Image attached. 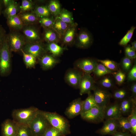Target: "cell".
I'll return each mask as SVG.
<instances>
[{"mask_svg": "<svg viewBox=\"0 0 136 136\" xmlns=\"http://www.w3.org/2000/svg\"><path fill=\"white\" fill-rule=\"evenodd\" d=\"M100 62L107 68L114 72L119 70V66L116 62L109 59L98 60Z\"/></svg>", "mask_w": 136, "mask_h": 136, "instance_id": "obj_38", "label": "cell"}, {"mask_svg": "<svg viewBox=\"0 0 136 136\" xmlns=\"http://www.w3.org/2000/svg\"><path fill=\"white\" fill-rule=\"evenodd\" d=\"M18 124L13 120H5L1 124L2 136H16Z\"/></svg>", "mask_w": 136, "mask_h": 136, "instance_id": "obj_14", "label": "cell"}, {"mask_svg": "<svg viewBox=\"0 0 136 136\" xmlns=\"http://www.w3.org/2000/svg\"><path fill=\"white\" fill-rule=\"evenodd\" d=\"M132 60L126 56L122 58L121 61L122 67L125 72H127L130 70L132 65Z\"/></svg>", "mask_w": 136, "mask_h": 136, "instance_id": "obj_43", "label": "cell"}, {"mask_svg": "<svg viewBox=\"0 0 136 136\" xmlns=\"http://www.w3.org/2000/svg\"><path fill=\"white\" fill-rule=\"evenodd\" d=\"M46 49L54 57L60 55L64 50L63 48L55 42L48 43L47 45Z\"/></svg>", "mask_w": 136, "mask_h": 136, "instance_id": "obj_26", "label": "cell"}, {"mask_svg": "<svg viewBox=\"0 0 136 136\" xmlns=\"http://www.w3.org/2000/svg\"><path fill=\"white\" fill-rule=\"evenodd\" d=\"M7 24L9 27L14 31L22 29L24 25L18 15L7 18Z\"/></svg>", "mask_w": 136, "mask_h": 136, "instance_id": "obj_21", "label": "cell"}, {"mask_svg": "<svg viewBox=\"0 0 136 136\" xmlns=\"http://www.w3.org/2000/svg\"><path fill=\"white\" fill-rule=\"evenodd\" d=\"M28 125L33 136H43L51 126L40 110Z\"/></svg>", "mask_w": 136, "mask_h": 136, "instance_id": "obj_3", "label": "cell"}, {"mask_svg": "<svg viewBox=\"0 0 136 136\" xmlns=\"http://www.w3.org/2000/svg\"><path fill=\"white\" fill-rule=\"evenodd\" d=\"M43 136H62L59 132L52 126L46 130Z\"/></svg>", "mask_w": 136, "mask_h": 136, "instance_id": "obj_45", "label": "cell"}, {"mask_svg": "<svg viewBox=\"0 0 136 136\" xmlns=\"http://www.w3.org/2000/svg\"><path fill=\"white\" fill-rule=\"evenodd\" d=\"M39 59L41 66L44 70L52 69L58 62L54 56L48 54H44Z\"/></svg>", "mask_w": 136, "mask_h": 136, "instance_id": "obj_19", "label": "cell"}, {"mask_svg": "<svg viewBox=\"0 0 136 136\" xmlns=\"http://www.w3.org/2000/svg\"><path fill=\"white\" fill-rule=\"evenodd\" d=\"M19 15L24 25H31L37 23L39 21V17L31 12L22 13Z\"/></svg>", "mask_w": 136, "mask_h": 136, "instance_id": "obj_20", "label": "cell"}, {"mask_svg": "<svg viewBox=\"0 0 136 136\" xmlns=\"http://www.w3.org/2000/svg\"><path fill=\"white\" fill-rule=\"evenodd\" d=\"M99 84L101 88L107 90L113 88L114 84L112 79L110 77L106 76L100 80Z\"/></svg>", "mask_w": 136, "mask_h": 136, "instance_id": "obj_37", "label": "cell"}, {"mask_svg": "<svg viewBox=\"0 0 136 136\" xmlns=\"http://www.w3.org/2000/svg\"><path fill=\"white\" fill-rule=\"evenodd\" d=\"M46 29L44 35L45 40L48 43H55L57 39V36L56 33L50 28Z\"/></svg>", "mask_w": 136, "mask_h": 136, "instance_id": "obj_39", "label": "cell"}, {"mask_svg": "<svg viewBox=\"0 0 136 136\" xmlns=\"http://www.w3.org/2000/svg\"><path fill=\"white\" fill-rule=\"evenodd\" d=\"M93 94L95 101L98 106L105 107L109 104L112 95L107 90L95 86Z\"/></svg>", "mask_w": 136, "mask_h": 136, "instance_id": "obj_7", "label": "cell"}, {"mask_svg": "<svg viewBox=\"0 0 136 136\" xmlns=\"http://www.w3.org/2000/svg\"><path fill=\"white\" fill-rule=\"evenodd\" d=\"M11 52L8 43L7 37L0 48V75L1 76L7 75L10 71Z\"/></svg>", "mask_w": 136, "mask_h": 136, "instance_id": "obj_4", "label": "cell"}, {"mask_svg": "<svg viewBox=\"0 0 136 136\" xmlns=\"http://www.w3.org/2000/svg\"><path fill=\"white\" fill-rule=\"evenodd\" d=\"M112 136H132V135L129 132L118 131Z\"/></svg>", "mask_w": 136, "mask_h": 136, "instance_id": "obj_49", "label": "cell"}, {"mask_svg": "<svg viewBox=\"0 0 136 136\" xmlns=\"http://www.w3.org/2000/svg\"><path fill=\"white\" fill-rule=\"evenodd\" d=\"M7 37L5 29L0 24V48L2 46Z\"/></svg>", "mask_w": 136, "mask_h": 136, "instance_id": "obj_47", "label": "cell"}, {"mask_svg": "<svg viewBox=\"0 0 136 136\" xmlns=\"http://www.w3.org/2000/svg\"><path fill=\"white\" fill-rule=\"evenodd\" d=\"M118 124L117 119L106 120L102 127L97 130L96 133L102 135H112L118 131Z\"/></svg>", "mask_w": 136, "mask_h": 136, "instance_id": "obj_9", "label": "cell"}, {"mask_svg": "<svg viewBox=\"0 0 136 136\" xmlns=\"http://www.w3.org/2000/svg\"><path fill=\"white\" fill-rule=\"evenodd\" d=\"M76 24L69 27L64 34L63 42L66 44H69L73 41L75 35Z\"/></svg>", "mask_w": 136, "mask_h": 136, "instance_id": "obj_31", "label": "cell"}, {"mask_svg": "<svg viewBox=\"0 0 136 136\" xmlns=\"http://www.w3.org/2000/svg\"><path fill=\"white\" fill-rule=\"evenodd\" d=\"M95 86L93 79L90 74L85 73L83 74L79 87L80 95L89 93Z\"/></svg>", "mask_w": 136, "mask_h": 136, "instance_id": "obj_8", "label": "cell"}, {"mask_svg": "<svg viewBox=\"0 0 136 136\" xmlns=\"http://www.w3.org/2000/svg\"><path fill=\"white\" fill-rule=\"evenodd\" d=\"M131 47L136 51V41H134L131 43Z\"/></svg>", "mask_w": 136, "mask_h": 136, "instance_id": "obj_51", "label": "cell"}, {"mask_svg": "<svg viewBox=\"0 0 136 136\" xmlns=\"http://www.w3.org/2000/svg\"><path fill=\"white\" fill-rule=\"evenodd\" d=\"M39 21L43 27L49 28L52 27L54 21L48 17H44L40 18Z\"/></svg>", "mask_w": 136, "mask_h": 136, "instance_id": "obj_42", "label": "cell"}, {"mask_svg": "<svg viewBox=\"0 0 136 136\" xmlns=\"http://www.w3.org/2000/svg\"><path fill=\"white\" fill-rule=\"evenodd\" d=\"M83 74L81 71L77 69H70L66 72L64 80L70 86L74 88H79Z\"/></svg>", "mask_w": 136, "mask_h": 136, "instance_id": "obj_10", "label": "cell"}, {"mask_svg": "<svg viewBox=\"0 0 136 136\" xmlns=\"http://www.w3.org/2000/svg\"><path fill=\"white\" fill-rule=\"evenodd\" d=\"M112 74L118 85H121L123 83L126 78L125 74L123 72L119 70L116 72H114Z\"/></svg>", "mask_w": 136, "mask_h": 136, "instance_id": "obj_41", "label": "cell"}, {"mask_svg": "<svg viewBox=\"0 0 136 136\" xmlns=\"http://www.w3.org/2000/svg\"><path fill=\"white\" fill-rule=\"evenodd\" d=\"M134 64L131 69L129 70L127 75V79L129 81H135L136 80V63Z\"/></svg>", "mask_w": 136, "mask_h": 136, "instance_id": "obj_46", "label": "cell"}, {"mask_svg": "<svg viewBox=\"0 0 136 136\" xmlns=\"http://www.w3.org/2000/svg\"><path fill=\"white\" fill-rule=\"evenodd\" d=\"M47 7L50 13L55 15H58L61 11L60 4L56 0L50 1Z\"/></svg>", "mask_w": 136, "mask_h": 136, "instance_id": "obj_36", "label": "cell"}, {"mask_svg": "<svg viewBox=\"0 0 136 136\" xmlns=\"http://www.w3.org/2000/svg\"><path fill=\"white\" fill-rule=\"evenodd\" d=\"M131 127V133L132 135H136V106L132 109L130 114L127 117Z\"/></svg>", "mask_w": 136, "mask_h": 136, "instance_id": "obj_28", "label": "cell"}, {"mask_svg": "<svg viewBox=\"0 0 136 136\" xmlns=\"http://www.w3.org/2000/svg\"><path fill=\"white\" fill-rule=\"evenodd\" d=\"M7 40L11 52L21 51L26 43L23 35L15 31L11 32L7 36Z\"/></svg>", "mask_w": 136, "mask_h": 136, "instance_id": "obj_5", "label": "cell"}, {"mask_svg": "<svg viewBox=\"0 0 136 136\" xmlns=\"http://www.w3.org/2000/svg\"><path fill=\"white\" fill-rule=\"evenodd\" d=\"M98 63L94 60L84 58L79 60L75 63L76 69H80L84 73L90 74L95 69Z\"/></svg>", "mask_w": 136, "mask_h": 136, "instance_id": "obj_13", "label": "cell"}, {"mask_svg": "<svg viewBox=\"0 0 136 136\" xmlns=\"http://www.w3.org/2000/svg\"><path fill=\"white\" fill-rule=\"evenodd\" d=\"M122 116L118 102L114 103L106 106L105 108V119H118Z\"/></svg>", "mask_w": 136, "mask_h": 136, "instance_id": "obj_15", "label": "cell"}, {"mask_svg": "<svg viewBox=\"0 0 136 136\" xmlns=\"http://www.w3.org/2000/svg\"><path fill=\"white\" fill-rule=\"evenodd\" d=\"M118 124V130L122 132H131V126L127 117L122 116L117 119Z\"/></svg>", "mask_w": 136, "mask_h": 136, "instance_id": "obj_23", "label": "cell"}, {"mask_svg": "<svg viewBox=\"0 0 136 136\" xmlns=\"http://www.w3.org/2000/svg\"><path fill=\"white\" fill-rule=\"evenodd\" d=\"M22 50L25 53L39 59L44 55L45 51L43 46L39 42L26 43Z\"/></svg>", "mask_w": 136, "mask_h": 136, "instance_id": "obj_11", "label": "cell"}, {"mask_svg": "<svg viewBox=\"0 0 136 136\" xmlns=\"http://www.w3.org/2000/svg\"><path fill=\"white\" fill-rule=\"evenodd\" d=\"M16 136H33L28 124H18Z\"/></svg>", "mask_w": 136, "mask_h": 136, "instance_id": "obj_32", "label": "cell"}, {"mask_svg": "<svg viewBox=\"0 0 136 136\" xmlns=\"http://www.w3.org/2000/svg\"><path fill=\"white\" fill-rule=\"evenodd\" d=\"M33 7V4L31 1L22 0L20 11L17 14L28 12L29 11L32 10Z\"/></svg>", "mask_w": 136, "mask_h": 136, "instance_id": "obj_40", "label": "cell"}, {"mask_svg": "<svg viewBox=\"0 0 136 136\" xmlns=\"http://www.w3.org/2000/svg\"><path fill=\"white\" fill-rule=\"evenodd\" d=\"M39 111L34 107L14 109L12 113V120L18 124L28 125Z\"/></svg>", "mask_w": 136, "mask_h": 136, "instance_id": "obj_2", "label": "cell"}, {"mask_svg": "<svg viewBox=\"0 0 136 136\" xmlns=\"http://www.w3.org/2000/svg\"><path fill=\"white\" fill-rule=\"evenodd\" d=\"M32 12L41 18L48 17L50 13L48 7L45 6H37Z\"/></svg>", "mask_w": 136, "mask_h": 136, "instance_id": "obj_33", "label": "cell"}, {"mask_svg": "<svg viewBox=\"0 0 136 136\" xmlns=\"http://www.w3.org/2000/svg\"><path fill=\"white\" fill-rule=\"evenodd\" d=\"M69 25L56 18L52 28L59 35H64L69 27Z\"/></svg>", "mask_w": 136, "mask_h": 136, "instance_id": "obj_22", "label": "cell"}, {"mask_svg": "<svg viewBox=\"0 0 136 136\" xmlns=\"http://www.w3.org/2000/svg\"><path fill=\"white\" fill-rule=\"evenodd\" d=\"M18 6L15 1H13L7 6L4 11V13L7 18L15 16L18 11Z\"/></svg>", "mask_w": 136, "mask_h": 136, "instance_id": "obj_25", "label": "cell"}, {"mask_svg": "<svg viewBox=\"0 0 136 136\" xmlns=\"http://www.w3.org/2000/svg\"><path fill=\"white\" fill-rule=\"evenodd\" d=\"M13 1V0H4L2 2H3L2 3L6 7L11 3Z\"/></svg>", "mask_w": 136, "mask_h": 136, "instance_id": "obj_50", "label": "cell"}, {"mask_svg": "<svg viewBox=\"0 0 136 136\" xmlns=\"http://www.w3.org/2000/svg\"><path fill=\"white\" fill-rule=\"evenodd\" d=\"M82 102L80 98L73 100L66 109L64 112L65 115L70 119L81 115L83 112Z\"/></svg>", "mask_w": 136, "mask_h": 136, "instance_id": "obj_12", "label": "cell"}, {"mask_svg": "<svg viewBox=\"0 0 136 136\" xmlns=\"http://www.w3.org/2000/svg\"><path fill=\"white\" fill-rule=\"evenodd\" d=\"M124 52L126 57L132 59H135V51L130 45H127L125 46Z\"/></svg>", "mask_w": 136, "mask_h": 136, "instance_id": "obj_44", "label": "cell"}, {"mask_svg": "<svg viewBox=\"0 0 136 136\" xmlns=\"http://www.w3.org/2000/svg\"><path fill=\"white\" fill-rule=\"evenodd\" d=\"M130 90L131 93V97L133 98L136 99V83H133L131 85Z\"/></svg>", "mask_w": 136, "mask_h": 136, "instance_id": "obj_48", "label": "cell"}, {"mask_svg": "<svg viewBox=\"0 0 136 136\" xmlns=\"http://www.w3.org/2000/svg\"><path fill=\"white\" fill-rule=\"evenodd\" d=\"M136 27L132 26L126 34L120 40L119 44L121 46H125L130 41Z\"/></svg>", "mask_w": 136, "mask_h": 136, "instance_id": "obj_34", "label": "cell"}, {"mask_svg": "<svg viewBox=\"0 0 136 136\" xmlns=\"http://www.w3.org/2000/svg\"><path fill=\"white\" fill-rule=\"evenodd\" d=\"M23 35L26 43H33L39 42L40 37L39 32L33 26L26 25L22 28Z\"/></svg>", "mask_w": 136, "mask_h": 136, "instance_id": "obj_16", "label": "cell"}, {"mask_svg": "<svg viewBox=\"0 0 136 136\" xmlns=\"http://www.w3.org/2000/svg\"><path fill=\"white\" fill-rule=\"evenodd\" d=\"M88 94V96L86 99L83 100L82 113L97 106L94 99L93 94L91 92Z\"/></svg>", "mask_w": 136, "mask_h": 136, "instance_id": "obj_24", "label": "cell"}, {"mask_svg": "<svg viewBox=\"0 0 136 136\" xmlns=\"http://www.w3.org/2000/svg\"><path fill=\"white\" fill-rule=\"evenodd\" d=\"M92 37L91 34L85 30H81L79 33L78 37V46L81 48L88 47L93 42Z\"/></svg>", "mask_w": 136, "mask_h": 136, "instance_id": "obj_18", "label": "cell"}, {"mask_svg": "<svg viewBox=\"0 0 136 136\" xmlns=\"http://www.w3.org/2000/svg\"><path fill=\"white\" fill-rule=\"evenodd\" d=\"M57 18L69 24H72L73 23V18L71 13L65 9L61 11Z\"/></svg>", "mask_w": 136, "mask_h": 136, "instance_id": "obj_27", "label": "cell"}, {"mask_svg": "<svg viewBox=\"0 0 136 136\" xmlns=\"http://www.w3.org/2000/svg\"><path fill=\"white\" fill-rule=\"evenodd\" d=\"M117 101L122 115H128L134 107L136 106V99L131 96Z\"/></svg>", "mask_w": 136, "mask_h": 136, "instance_id": "obj_17", "label": "cell"}, {"mask_svg": "<svg viewBox=\"0 0 136 136\" xmlns=\"http://www.w3.org/2000/svg\"><path fill=\"white\" fill-rule=\"evenodd\" d=\"M128 93L124 88H120L115 90L113 93L112 96L117 101H121L129 97Z\"/></svg>", "mask_w": 136, "mask_h": 136, "instance_id": "obj_35", "label": "cell"}, {"mask_svg": "<svg viewBox=\"0 0 136 136\" xmlns=\"http://www.w3.org/2000/svg\"><path fill=\"white\" fill-rule=\"evenodd\" d=\"M21 51L23 54V61L26 67H33L36 64L37 59L33 55L25 53L22 49Z\"/></svg>", "mask_w": 136, "mask_h": 136, "instance_id": "obj_29", "label": "cell"}, {"mask_svg": "<svg viewBox=\"0 0 136 136\" xmlns=\"http://www.w3.org/2000/svg\"><path fill=\"white\" fill-rule=\"evenodd\" d=\"M105 107L96 106L82 113L81 117L88 122L96 123L101 122L105 119Z\"/></svg>", "mask_w": 136, "mask_h": 136, "instance_id": "obj_6", "label": "cell"}, {"mask_svg": "<svg viewBox=\"0 0 136 136\" xmlns=\"http://www.w3.org/2000/svg\"><path fill=\"white\" fill-rule=\"evenodd\" d=\"M114 72L108 69L100 63H98L93 73L96 76L101 77L108 74H112Z\"/></svg>", "mask_w": 136, "mask_h": 136, "instance_id": "obj_30", "label": "cell"}, {"mask_svg": "<svg viewBox=\"0 0 136 136\" xmlns=\"http://www.w3.org/2000/svg\"><path fill=\"white\" fill-rule=\"evenodd\" d=\"M41 112L51 125L58 130L62 136H65L70 133L69 123L63 117L55 113Z\"/></svg>", "mask_w": 136, "mask_h": 136, "instance_id": "obj_1", "label": "cell"}, {"mask_svg": "<svg viewBox=\"0 0 136 136\" xmlns=\"http://www.w3.org/2000/svg\"><path fill=\"white\" fill-rule=\"evenodd\" d=\"M2 1H0V15L1 14L2 9Z\"/></svg>", "mask_w": 136, "mask_h": 136, "instance_id": "obj_52", "label": "cell"}]
</instances>
